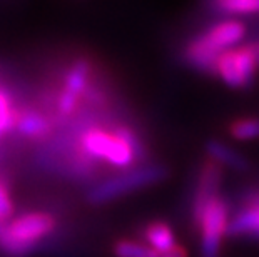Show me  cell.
Wrapping results in <instances>:
<instances>
[{
    "label": "cell",
    "mask_w": 259,
    "mask_h": 257,
    "mask_svg": "<svg viewBox=\"0 0 259 257\" xmlns=\"http://www.w3.org/2000/svg\"><path fill=\"white\" fill-rule=\"evenodd\" d=\"M159 257H187V250L183 247V245L176 244L174 247H170L166 252L159 254Z\"/></svg>",
    "instance_id": "18"
},
{
    "label": "cell",
    "mask_w": 259,
    "mask_h": 257,
    "mask_svg": "<svg viewBox=\"0 0 259 257\" xmlns=\"http://www.w3.org/2000/svg\"><path fill=\"white\" fill-rule=\"evenodd\" d=\"M169 176V171L162 164H147L129 169L119 176L101 180L87 192V200L91 204H106L114 199H119L122 195L131 194L132 190H139L162 182Z\"/></svg>",
    "instance_id": "2"
},
{
    "label": "cell",
    "mask_w": 259,
    "mask_h": 257,
    "mask_svg": "<svg viewBox=\"0 0 259 257\" xmlns=\"http://www.w3.org/2000/svg\"><path fill=\"white\" fill-rule=\"evenodd\" d=\"M17 114L19 112H15L12 107L10 97L4 90H0V135L15 127V124H17Z\"/></svg>",
    "instance_id": "16"
},
{
    "label": "cell",
    "mask_w": 259,
    "mask_h": 257,
    "mask_svg": "<svg viewBox=\"0 0 259 257\" xmlns=\"http://www.w3.org/2000/svg\"><path fill=\"white\" fill-rule=\"evenodd\" d=\"M12 212H14L12 200L9 197V192H7V189H5V185L0 182V219L7 221V219L12 216Z\"/></svg>",
    "instance_id": "17"
},
{
    "label": "cell",
    "mask_w": 259,
    "mask_h": 257,
    "mask_svg": "<svg viewBox=\"0 0 259 257\" xmlns=\"http://www.w3.org/2000/svg\"><path fill=\"white\" fill-rule=\"evenodd\" d=\"M79 145L94 161H106L119 169H127L137 162L134 152L122 139H119L112 130L109 132L96 124L80 130Z\"/></svg>",
    "instance_id": "3"
},
{
    "label": "cell",
    "mask_w": 259,
    "mask_h": 257,
    "mask_svg": "<svg viewBox=\"0 0 259 257\" xmlns=\"http://www.w3.org/2000/svg\"><path fill=\"white\" fill-rule=\"evenodd\" d=\"M114 254L117 257H159V252L149 245L127 239H120L114 244Z\"/></svg>",
    "instance_id": "14"
},
{
    "label": "cell",
    "mask_w": 259,
    "mask_h": 257,
    "mask_svg": "<svg viewBox=\"0 0 259 257\" xmlns=\"http://www.w3.org/2000/svg\"><path fill=\"white\" fill-rule=\"evenodd\" d=\"M221 179H223V169L219 164L209 159V161H206L201 166L199 176H197L194 200H192V221H194L196 227L199 226L202 214L206 211V207L209 205V202L218 195Z\"/></svg>",
    "instance_id": "8"
},
{
    "label": "cell",
    "mask_w": 259,
    "mask_h": 257,
    "mask_svg": "<svg viewBox=\"0 0 259 257\" xmlns=\"http://www.w3.org/2000/svg\"><path fill=\"white\" fill-rule=\"evenodd\" d=\"M15 127L25 137H32V139H42L51 132V122H49V119L37 111H24L17 114V124H15Z\"/></svg>",
    "instance_id": "11"
},
{
    "label": "cell",
    "mask_w": 259,
    "mask_h": 257,
    "mask_svg": "<svg viewBox=\"0 0 259 257\" xmlns=\"http://www.w3.org/2000/svg\"><path fill=\"white\" fill-rule=\"evenodd\" d=\"M142 236H144V240L149 247L154 249L159 254L166 252V250H169L170 247L176 245V237H174L172 229L169 227V224L162 221L149 222L144 227V231H142Z\"/></svg>",
    "instance_id": "10"
},
{
    "label": "cell",
    "mask_w": 259,
    "mask_h": 257,
    "mask_svg": "<svg viewBox=\"0 0 259 257\" xmlns=\"http://www.w3.org/2000/svg\"><path fill=\"white\" fill-rule=\"evenodd\" d=\"M228 204L216 195L204 211L199 222L201 229V255L202 257H219L221 239L228 229Z\"/></svg>",
    "instance_id": "6"
},
{
    "label": "cell",
    "mask_w": 259,
    "mask_h": 257,
    "mask_svg": "<svg viewBox=\"0 0 259 257\" xmlns=\"http://www.w3.org/2000/svg\"><path fill=\"white\" fill-rule=\"evenodd\" d=\"M56 217L46 214V212H29V214L20 216L7 224L10 236L17 242L32 245V247H35V244L40 239L49 236L56 229Z\"/></svg>",
    "instance_id": "7"
},
{
    "label": "cell",
    "mask_w": 259,
    "mask_h": 257,
    "mask_svg": "<svg viewBox=\"0 0 259 257\" xmlns=\"http://www.w3.org/2000/svg\"><path fill=\"white\" fill-rule=\"evenodd\" d=\"M257 69L256 57L247 43L223 52L214 67V75H218L231 89H247L254 82Z\"/></svg>",
    "instance_id": "5"
},
{
    "label": "cell",
    "mask_w": 259,
    "mask_h": 257,
    "mask_svg": "<svg viewBox=\"0 0 259 257\" xmlns=\"http://www.w3.org/2000/svg\"><path fill=\"white\" fill-rule=\"evenodd\" d=\"M209 7L224 15L256 14L259 12V0H209Z\"/></svg>",
    "instance_id": "12"
},
{
    "label": "cell",
    "mask_w": 259,
    "mask_h": 257,
    "mask_svg": "<svg viewBox=\"0 0 259 257\" xmlns=\"http://www.w3.org/2000/svg\"><path fill=\"white\" fill-rule=\"evenodd\" d=\"M249 45H251V48H252V54H254L256 62H257V65H259V40H257V42L249 43Z\"/></svg>",
    "instance_id": "19"
},
{
    "label": "cell",
    "mask_w": 259,
    "mask_h": 257,
    "mask_svg": "<svg viewBox=\"0 0 259 257\" xmlns=\"http://www.w3.org/2000/svg\"><path fill=\"white\" fill-rule=\"evenodd\" d=\"M246 34V27L239 20H224L212 25L204 34L187 42L183 50V60L187 67L214 75L219 56L229 50Z\"/></svg>",
    "instance_id": "1"
},
{
    "label": "cell",
    "mask_w": 259,
    "mask_h": 257,
    "mask_svg": "<svg viewBox=\"0 0 259 257\" xmlns=\"http://www.w3.org/2000/svg\"><path fill=\"white\" fill-rule=\"evenodd\" d=\"M206 154L209 156L211 161L219 164V166H226L238 172H246V171H249V167H251L249 161H247L244 156H241L233 147H229L228 144H224V142L216 140V139H211L206 142Z\"/></svg>",
    "instance_id": "9"
},
{
    "label": "cell",
    "mask_w": 259,
    "mask_h": 257,
    "mask_svg": "<svg viewBox=\"0 0 259 257\" xmlns=\"http://www.w3.org/2000/svg\"><path fill=\"white\" fill-rule=\"evenodd\" d=\"M229 134L234 139L239 140H249L259 137V119L246 117V119L233 120L229 124Z\"/></svg>",
    "instance_id": "15"
},
{
    "label": "cell",
    "mask_w": 259,
    "mask_h": 257,
    "mask_svg": "<svg viewBox=\"0 0 259 257\" xmlns=\"http://www.w3.org/2000/svg\"><path fill=\"white\" fill-rule=\"evenodd\" d=\"M94 77H96V67L91 59L77 57L69 65L64 75V87L56 97V109L60 117H70L79 111L82 97L92 84Z\"/></svg>",
    "instance_id": "4"
},
{
    "label": "cell",
    "mask_w": 259,
    "mask_h": 257,
    "mask_svg": "<svg viewBox=\"0 0 259 257\" xmlns=\"http://www.w3.org/2000/svg\"><path fill=\"white\" fill-rule=\"evenodd\" d=\"M112 132L117 135L119 139H122L125 144L131 147L132 152H134L136 159H137V162L146 161V159L149 157V150H147V147L144 144V140L139 137V134H137L136 130L131 127V125L117 124V125H114V127H112Z\"/></svg>",
    "instance_id": "13"
}]
</instances>
